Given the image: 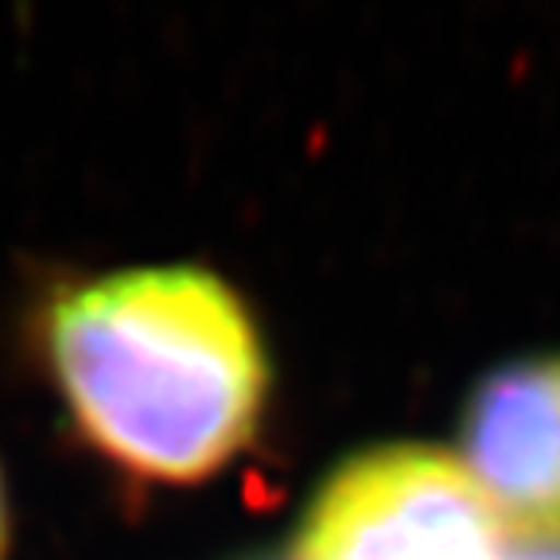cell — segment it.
Listing matches in <instances>:
<instances>
[{"label":"cell","mask_w":560,"mask_h":560,"mask_svg":"<svg viewBox=\"0 0 560 560\" xmlns=\"http://www.w3.org/2000/svg\"><path fill=\"white\" fill-rule=\"evenodd\" d=\"M0 549H4V510H0Z\"/></svg>","instance_id":"277c9868"},{"label":"cell","mask_w":560,"mask_h":560,"mask_svg":"<svg viewBox=\"0 0 560 560\" xmlns=\"http://www.w3.org/2000/svg\"><path fill=\"white\" fill-rule=\"evenodd\" d=\"M44 347L82 432L152 479L191 482L254 429L265 354L242 296L199 265H132L59 284Z\"/></svg>","instance_id":"6da1fadb"},{"label":"cell","mask_w":560,"mask_h":560,"mask_svg":"<svg viewBox=\"0 0 560 560\" xmlns=\"http://www.w3.org/2000/svg\"><path fill=\"white\" fill-rule=\"evenodd\" d=\"M502 522L471 471L432 447L350 459L312 502L296 560H499Z\"/></svg>","instance_id":"7a4b0ae2"},{"label":"cell","mask_w":560,"mask_h":560,"mask_svg":"<svg viewBox=\"0 0 560 560\" xmlns=\"http://www.w3.org/2000/svg\"><path fill=\"white\" fill-rule=\"evenodd\" d=\"M525 560H560L557 552H549V557H525Z\"/></svg>","instance_id":"5b68a950"},{"label":"cell","mask_w":560,"mask_h":560,"mask_svg":"<svg viewBox=\"0 0 560 560\" xmlns=\"http://www.w3.org/2000/svg\"><path fill=\"white\" fill-rule=\"evenodd\" d=\"M467 464L502 529L560 537V359L517 362L479 385Z\"/></svg>","instance_id":"3957f363"}]
</instances>
